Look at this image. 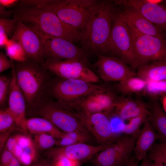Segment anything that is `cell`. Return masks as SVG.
Listing matches in <instances>:
<instances>
[{"label": "cell", "mask_w": 166, "mask_h": 166, "mask_svg": "<svg viewBox=\"0 0 166 166\" xmlns=\"http://www.w3.org/2000/svg\"><path fill=\"white\" fill-rule=\"evenodd\" d=\"M136 76L148 81L166 80V60L152 62L138 69Z\"/></svg>", "instance_id": "24"}, {"label": "cell", "mask_w": 166, "mask_h": 166, "mask_svg": "<svg viewBox=\"0 0 166 166\" xmlns=\"http://www.w3.org/2000/svg\"><path fill=\"white\" fill-rule=\"evenodd\" d=\"M12 70L8 108L14 116L17 126L23 131L24 123L26 119L27 105L23 94L17 83L13 65Z\"/></svg>", "instance_id": "18"}, {"label": "cell", "mask_w": 166, "mask_h": 166, "mask_svg": "<svg viewBox=\"0 0 166 166\" xmlns=\"http://www.w3.org/2000/svg\"><path fill=\"white\" fill-rule=\"evenodd\" d=\"M125 164H122V165H112V166H102V165H98L93 164V166H124Z\"/></svg>", "instance_id": "49"}, {"label": "cell", "mask_w": 166, "mask_h": 166, "mask_svg": "<svg viewBox=\"0 0 166 166\" xmlns=\"http://www.w3.org/2000/svg\"><path fill=\"white\" fill-rule=\"evenodd\" d=\"M94 141L93 137L88 132L73 131L64 132L60 139L57 140L55 146H65L81 143L92 144Z\"/></svg>", "instance_id": "26"}, {"label": "cell", "mask_w": 166, "mask_h": 166, "mask_svg": "<svg viewBox=\"0 0 166 166\" xmlns=\"http://www.w3.org/2000/svg\"><path fill=\"white\" fill-rule=\"evenodd\" d=\"M120 10L127 22L138 31L166 41V33L155 26L136 8L125 6L123 10Z\"/></svg>", "instance_id": "19"}, {"label": "cell", "mask_w": 166, "mask_h": 166, "mask_svg": "<svg viewBox=\"0 0 166 166\" xmlns=\"http://www.w3.org/2000/svg\"><path fill=\"white\" fill-rule=\"evenodd\" d=\"M149 109L140 115L129 120V122L124 124L121 131L125 135L136 139L143 125L148 119Z\"/></svg>", "instance_id": "27"}, {"label": "cell", "mask_w": 166, "mask_h": 166, "mask_svg": "<svg viewBox=\"0 0 166 166\" xmlns=\"http://www.w3.org/2000/svg\"><path fill=\"white\" fill-rule=\"evenodd\" d=\"M148 156L152 161L153 166H166V156L160 152L151 148Z\"/></svg>", "instance_id": "34"}, {"label": "cell", "mask_w": 166, "mask_h": 166, "mask_svg": "<svg viewBox=\"0 0 166 166\" xmlns=\"http://www.w3.org/2000/svg\"><path fill=\"white\" fill-rule=\"evenodd\" d=\"M103 86L81 80L56 77L51 78L44 91L55 100L67 106Z\"/></svg>", "instance_id": "6"}, {"label": "cell", "mask_w": 166, "mask_h": 166, "mask_svg": "<svg viewBox=\"0 0 166 166\" xmlns=\"http://www.w3.org/2000/svg\"><path fill=\"white\" fill-rule=\"evenodd\" d=\"M19 2L18 0H0V5L5 8L16 7Z\"/></svg>", "instance_id": "40"}, {"label": "cell", "mask_w": 166, "mask_h": 166, "mask_svg": "<svg viewBox=\"0 0 166 166\" xmlns=\"http://www.w3.org/2000/svg\"><path fill=\"white\" fill-rule=\"evenodd\" d=\"M112 143L95 145L81 143L65 146L56 147L46 151L45 155L49 159L63 156L81 163L93 158Z\"/></svg>", "instance_id": "16"}, {"label": "cell", "mask_w": 166, "mask_h": 166, "mask_svg": "<svg viewBox=\"0 0 166 166\" xmlns=\"http://www.w3.org/2000/svg\"><path fill=\"white\" fill-rule=\"evenodd\" d=\"M16 18L44 34L62 38L74 43L81 42L84 34L66 24L53 12L38 6L15 7L13 10Z\"/></svg>", "instance_id": "1"}, {"label": "cell", "mask_w": 166, "mask_h": 166, "mask_svg": "<svg viewBox=\"0 0 166 166\" xmlns=\"http://www.w3.org/2000/svg\"><path fill=\"white\" fill-rule=\"evenodd\" d=\"M117 6L133 7L162 31H166V7L148 0H117Z\"/></svg>", "instance_id": "17"}, {"label": "cell", "mask_w": 166, "mask_h": 166, "mask_svg": "<svg viewBox=\"0 0 166 166\" xmlns=\"http://www.w3.org/2000/svg\"><path fill=\"white\" fill-rule=\"evenodd\" d=\"M126 22L138 69L153 61L166 60V41L142 33Z\"/></svg>", "instance_id": "7"}, {"label": "cell", "mask_w": 166, "mask_h": 166, "mask_svg": "<svg viewBox=\"0 0 166 166\" xmlns=\"http://www.w3.org/2000/svg\"><path fill=\"white\" fill-rule=\"evenodd\" d=\"M158 139H160V136L148 119L143 125L136 140L133 152L137 162L142 160L147 156V153Z\"/></svg>", "instance_id": "21"}, {"label": "cell", "mask_w": 166, "mask_h": 166, "mask_svg": "<svg viewBox=\"0 0 166 166\" xmlns=\"http://www.w3.org/2000/svg\"><path fill=\"white\" fill-rule=\"evenodd\" d=\"M12 38L18 42L26 52L28 58L38 63L44 61L42 39L34 29L19 19Z\"/></svg>", "instance_id": "15"}, {"label": "cell", "mask_w": 166, "mask_h": 166, "mask_svg": "<svg viewBox=\"0 0 166 166\" xmlns=\"http://www.w3.org/2000/svg\"><path fill=\"white\" fill-rule=\"evenodd\" d=\"M14 61L9 60L6 54L2 51L0 53V72L1 73L11 68L12 69Z\"/></svg>", "instance_id": "36"}, {"label": "cell", "mask_w": 166, "mask_h": 166, "mask_svg": "<svg viewBox=\"0 0 166 166\" xmlns=\"http://www.w3.org/2000/svg\"><path fill=\"white\" fill-rule=\"evenodd\" d=\"M73 111L82 125L98 144H110L117 138L113 131L108 117L105 114Z\"/></svg>", "instance_id": "13"}, {"label": "cell", "mask_w": 166, "mask_h": 166, "mask_svg": "<svg viewBox=\"0 0 166 166\" xmlns=\"http://www.w3.org/2000/svg\"><path fill=\"white\" fill-rule=\"evenodd\" d=\"M17 83L22 91L27 108L33 105L44 92L51 77L48 71L28 58L14 63Z\"/></svg>", "instance_id": "5"}, {"label": "cell", "mask_w": 166, "mask_h": 166, "mask_svg": "<svg viewBox=\"0 0 166 166\" xmlns=\"http://www.w3.org/2000/svg\"><path fill=\"white\" fill-rule=\"evenodd\" d=\"M16 130L15 127L11 129L3 132L0 133V152H2L4 147H5L6 144L10 137V135L14 131Z\"/></svg>", "instance_id": "38"}, {"label": "cell", "mask_w": 166, "mask_h": 166, "mask_svg": "<svg viewBox=\"0 0 166 166\" xmlns=\"http://www.w3.org/2000/svg\"><path fill=\"white\" fill-rule=\"evenodd\" d=\"M98 56V59L94 66L99 76L104 81L118 82L136 76L135 69L120 59L113 56Z\"/></svg>", "instance_id": "14"}, {"label": "cell", "mask_w": 166, "mask_h": 166, "mask_svg": "<svg viewBox=\"0 0 166 166\" xmlns=\"http://www.w3.org/2000/svg\"><path fill=\"white\" fill-rule=\"evenodd\" d=\"M152 148L160 152L166 156V142L155 144Z\"/></svg>", "instance_id": "42"}, {"label": "cell", "mask_w": 166, "mask_h": 166, "mask_svg": "<svg viewBox=\"0 0 166 166\" xmlns=\"http://www.w3.org/2000/svg\"><path fill=\"white\" fill-rule=\"evenodd\" d=\"M13 14V11L8 10L6 9V8L0 5V18L3 19H7Z\"/></svg>", "instance_id": "43"}, {"label": "cell", "mask_w": 166, "mask_h": 166, "mask_svg": "<svg viewBox=\"0 0 166 166\" xmlns=\"http://www.w3.org/2000/svg\"><path fill=\"white\" fill-rule=\"evenodd\" d=\"M161 99L163 110L166 114V95L162 96Z\"/></svg>", "instance_id": "48"}, {"label": "cell", "mask_w": 166, "mask_h": 166, "mask_svg": "<svg viewBox=\"0 0 166 166\" xmlns=\"http://www.w3.org/2000/svg\"><path fill=\"white\" fill-rule=\"evenodd\" d=\"M139 166H153V162L147 157V156L142 160Z\"/></svg>", "instance_id": "45"}, {"label": "cell", "mask_w": 166, "mask_h": 166, "mask_svg": "<svg viewBox=\"0 0 166 166\" xmlns=\"http://www.w3.org/2000/svg\"><path fill=\"white\" fill-rule=\"evenodd\" d=\"M23 132H28L34 135L47 133L52 135L57 140L60 139L64 133L49 121L39 117L26 118L24 123Z\"/></svg>", "instance_id": "22"}, {"label": "cell", "mask_w": 166, "mask_h": 166, "mask_svg": "<svg viewBox=\"0 0 166 166\" xmlns=\"http://www.w3.org/2000/svg\"><path fill=\"white\" fill-rule=\"evenodd\" d=\"M149 109L148 104L140 99L122 95L119 97L113 114L122 120H129Z\"/></svg>", "instance_id": "20"}, {"label": "cell", "mask_w": 166, "mask_h": 166, "mask_svg": "<svg viewBox=\"0 0 166 166\" xmlns=\"http://www.w3.org/2000/svg\"><path fill=\"white\" fill-rule=\"evenodd\" d=\"M31 166H53L51 163L48 162L45 159L41 158L38 156L31 165Z\"/></svg>", "instance_id": "41"}, {"label": "cell", "mask_w": 166, "mask_h": 166, "mask_svg": "<svg viewBox=\"0 0 166 166\" xmlns=\"http://www.w3.org/2000/svg\"><path fill=\"white\" fill-rule=\"evenodd\" d=\"M27 114L31 117H39L48 120L64 132L73 131L89 132L73 110L44 91L34 103L27 108Z\"/></svg>", "instance_id": "3"}, {"label": "cell", "mask_w": 166, "mask_h": 166, "mask_svg": "<svg viewBox=\"0 0 166 166\" xmlns=\"http://www.w3.org/2000/svg\"><path fill=\"white\" fill-rule=\"evenodd\" d=\"M5 48L6 54L11 61L22 62L28 59L26 52L21 44L12 38L9 39Z\"/></svg>", "instance_id": "28"}, {"label": "cell", "mask_w": 166, "mask_h": 166, "mask_svg": "<svg viewBox=\"0 0 166 166\" xmlns=\"http://www.w3.org/2000/svg\"><path fill=\"white\" fill-rule=\"evenodd\" d=\"M15 126H17L15 118L8 108L0 109V132H6Z\"/></svg>", "instance_id": "31"}, {"label": "cell", "mask_w": 166, "mask_h": 166, "mask_svg": "<svg viewBox=\"0 0 166 166\" xmlns=\"http://www.w3.org/2000/svg\"><path fill=\"white\" fill-rule=\"evenodd\" d=\"M110 48L113 56L120 59L134 69H138L127 23L120 10L115 6Z\"/></svg>", "instance_id": "8"}, {"label": "cell", "mask_w": 166, "mask_h": 166, "mask_svg": "<svg viewBox=\"0 0 166 166\" xmlns=\"http://www.w3.org/2000/svg\"><path fill=\"white\" fill-rule=\"evenodd\" d=\"M40 65L60 78L79 79L94 83L99 80L97 75L88 67V64L79 60L46 61Z\"/></svg>", "instance_id": "12"}, {"label": "cell", "mask_w": 166, "mask_h": 166, "mask_svg": "<svg viewBox=\"0 0 166 166\" xmlns=\"http://www.w3.org/2000/svg\"><path fill=\"white\" fill-rule=\"evenodd\" d=\"M32 27L39 35L42 40L43 62L77 59L88 64L85 50L83 48L75 45L73 43L67 40L44 34Z\"/></svg>", "instance_id": "9"}, {"label": "cell", "mask_w": 166, "mask_h": 166, "mask_svg": "<svg viewBox=\"0 0 166 166\" xmlns=\"http://www.w3.org/2000/svg\"><path fill=\"white\" fill-rule=\"evenodd\" d=\"M147 82V81L136 76L118 82L115 88L122 95L128 96L142 93H144Z\"/></svg>", "instance_id": "25"}, {"label": "cell", "mask_w": 166, "mask_h": 166, "mask_svg": "<svg viewBox=\"0 0 166 166\" xmlns=\"http://www.w3.org/2000/svg\"><path fill=\"white\" fill-rule=\"evenodd\" d=\"M136 139L127 135L117 137L92 160L94 165L112 166L125 164L132 157Z\"/></svg>", "instance_id": "11"}, {"label": "cell", "mask_w": 166, "mask_h": 166, "mask_svg": "<svg viewBox=\"0 0 166 166\" xmlns=\"http://www.w3.org/2000/svg\"><path fill=\"white\" fill-rule=\"evenodd\" d=\"M17 144V134H16L9 138L4 148H6L13 153Z\"/></svg>", "instance_id": "39"}, {"label": "cell", "mask_w": 166, "mask_h": 166, "mask_svg": "<svg viewBox=\"0 0 166 166\" xmlns=\"http://www.w3.org/2000/svg\"><path fill=\"white\" fill-rule=\"evenodd\" d=\"M137 162L134 156H132L124 166H137Z\"/></svg>", "instance_id": "46"}, {"label": "cell", "mask_w": 166, "mask_h": 166, "mask_svg": "<svg viewBox=\"0 0 166 166\" xmlns=\"http://www.w3.org/2000/svg\"><path fill=\"white\" fill-rule=\"evenodd\" d=\"M101 1L50 0L38 6L55 14L63 22L85 34L91 18Z\"/></svg>", "instance_id": "4"}, {"label": "cell", "mask_w": 166, "mask_h": 166, "mask_svg": "<svg viewBox=\"0 0 166 166\" xmlns=\"http://www.w3.org/2000/svg\"><path fill=\"white\" fill-rule=\"evenodd\" d=\"M149 113L148 119L160 136L162 142H166V114L157 99L151 98L148 104Z\"/></svg>", "instance_id": "23"}, {"label": "cell", "mask_w": 166, "mask_h": 166, "mask_svg": "<svg viewBox=\"0 0 166 166\" xmlns=\"http://www.w3.org/2000/svg\"><path fill=\"white\" fill-rule=\"evenodd\" d=\"M19 19L16 18L13 19L0 18V35L6 34L11 37L17 27Z\"/></svg>", "instance_id": "32"}, {"label": "cell", "mask_w": 166, "mask_h": 166, "mask_svg": "<svg viewBox=\"0 0 166 166\" xmlns=\"http://www.w3.org/2000/svg\"></svg>", "instance_id": "50"}, {"label": "cell", "mask_w": 166, "mask_h": 166, "mask_svg": "<svg viewBox=\"0 0 166 166\" xmlns=\"http://www.w3.org/2000/svg\"><path fill=\"white\" fill-rule=\"evenodd\" d=\"M114 5L112 1H101L92 14L81 42L85 49L98 55L111 53L110 38Z\"/></svg>", "instance_id": "2"}, {"label": "cell", "mask_w": 166, "mask_h": 166, "mask_svg": "<svg viewBox=\"0 0 166 166\" xmlns=\"http://www.w3.org/2000/svg\"><path fill=\"white\" fill-rule=\"evenodd\" d=\"M144 93L156 99L166 95V80L147 81Z\"/></svg>", "instance_id": "30"}, {"label": "cell", "mask_w": 166, "mask_h": 166, "mask_svg": "<svg viewBox=\"0 0 166 166\" xmlns=\"http://www.w3.org/2000/svg\"><path fill=\"white\" fill-rule=\"evenodd\" d=\"M15 156L10 151L4 148L0 157L1 166H7Z\"/></svg>", "instance_id": "37"}, {"label": "cell", "mask_w": 166, "mask_h": 166, "mask_svg": "<svg viewBox=\"0 0 166 166\" xmlns=\"http://www.w3.org/2000/svg\"><path fill=\"white\" fill-rule=\"evenodd\" d=\"M11 77L8 78L5 75L0 76V106H3L9 94Z\"/></svg>", "instance_id": "33"}, {"label": "cell", "mask_w": 166, "mask_h": 166, "mask_svg": "<svg viewBox=\"0 0 166 166\" xmlns=\"http://www.w3.org/2000/svg\"><path fill=\"white\" fill-rule=\"evenodd\" d=\"M57 139L47 133L34 135L33 140L38 151H48L55 146Z\"/></svg>", "instance_id": "29"}, {"label": "cell", "mask_w": 166, "mask_h": 166, "mask_svg": "<svg viewBox=\"0 0 166 166\" xmlns=\"http://www.w3.org/2000/svg\"><path fill=\"white\" fill-rule=\"evenodd\" d=\"M118 97L111 89L103 86L82 99L67 106L71 110L89 114L111 115Z\"/></svg>", "instance_id": "10"}, {"label": "cell", "mask_w": 166, "mask_h": 166, "mask_svg": "<svg viewBox=\"0 0 166 166\" xmlns=\"http://www.w3.org/2000/svg\"><path fill=\"white\" fill-rule=\"evenodd\" d=\"M53 166H80L81 163L63 156H59L51 159Z\"/></svg>", "instance_id": "35"}, {"label": "cell", "mask_w": 166, "mask_h": 166, "mask_svg": "<svg viewBox=\"0 0 166 166\" xmlns=\"http://www.w3.org/2000/svg\"><path fill=\"white\" fill-rule=\"evenodd\" d=\"M9 39L8 36L6 34L0 35V48L1 49L5 47Z\"/></svg>", "instance_id": "44"}, {"label": "cell", "mask_w": 166, "mask_h": 166, "mask_svg": "<svg viewBox=\"0 0 166 166\" xmlns=\"http://www.w3.org/2000/svg\"><path fill=\"white\" fill-rule=\"evenodd\" d=\"M21 163L15 156L13 159L7 166H21Z\"/></svg>", "instance_id": "47"}]
</instances>
